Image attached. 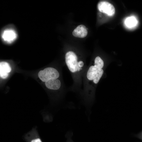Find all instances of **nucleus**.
Segmentation results:
<instances>
[{
  "mask_svg": "<svg viewBox=\"0 0 142 142\" xmlns=\"http://www.w3.org/2000/svg\"><path fill=\"white\" fill-rule=\"evenodd\" d=\"M59 74L58 71L52 67H48L43 70L40 71L38 73V76L43 82H46L49 80L58 78Z\"/></svg>",
  "mask_w": 142,
  "mask_h": 142,
  "instance_id": "f257e3e1",
  "label": "nucleus"
},
{
  "mask_svg": "<svg viewBox=\"0 0 142 142\" xmlns=\"http://www.w3.org/2000/svg\"><path fill=\"white\" fill-rule=\"evenodd\" d=\"M66 64L69 70L72 72L78 71L79 67L77 62V57L75 54L73 52L69 51L65 55Z\"/></svg>",
  "mask_w": 142,
  "mask_h": 142,
  "instance_id": "f03ea898",
  "label": "nucleus"
},
{
  "mask_svg": "<svg viewBox=\"0 0 142 142\" xmlns=\"http://www.w3.org/2000/svg\"><path fill=\"white\" fill-rule=\"evenodd\" d=\"M99 10L109 16L113 15L115 12L114 6L110 3L106 1L99 2L98 5Z\"/></svg>",
  "mask_w": 142,
  "mask_h": 142,
  "instance_id": "7ed1b4c3",
  "label": "nucleus"
},
{
  "mask_svg": "<svg viewBox=\"0 0 142 142\" xmlns=\"http://www.w3.org/2000/svg\"><path fill=\"white\" fill-rule=\"evenodd\" d=\"M17 34L16 32L12 29L5 30L2 32L1 37L3 40L8 43H11L16 39Z\"/></svg>",
  "mask_w": 142,
  "mask_h": 142,
  "instance_id": "20e7f679",
  "label": "nucleus"
},
{
  "mask_svg": "<svg viewBox=\"0 0 142 142\" xmlns=\"http://www.w3.org/2000/svg\"><path fill=\"white\" fill-rule=\"evenodd\" d=\"M88 34L85 26L82 24L78 26L73 31L72 34L75 37L83 38L86 37Z\"/></svg>",
  "mask_w": 142,
  "mask_h": 142,
  "instance_id": "39448f33",
  "label": "nucleus"
},
{
  "mask_svg": "<svg viewBox=\"0 0 142 142\" xmlns=\"http://www.w3.org/2000/svg\"><path fill=\"white\" fill-rule=\"evenodd\" d=\"M11 69L9 64L7 62H2L0 63V77L3 79L6 78L8 76V73Z\"/></svg>",
  "mask_w": 142,
  "mask_h": 142,
  "instance_id": "423d86ee",
  "label": "nucleus"
},
{
  "mask_svg": "<svg viewBox=\"0 0 142 142\" xmlns=\"http://www.w3.org/2000/svg\"><path fill=\"white\" fill-rule=\"evenodd\" d=\"M45 85L49 89L57 90L60 87L61 83L60 81L57 79H53L45 82Z\"/></svg>",
  "mask_w": 142,
  "mask_h": 142,
  "instance_id": "0eeeda50",
  "label": "nucleus"
},
{
  "mask_svg": "<svg viewBox=\"0 0 142 142\" xmlns=\"http://www.w3.org/2000/svg\"><path fill=\"white\" fill-rule=\"evenodd\" d=\"M97 69L94 66H91L89 69L87 74V77L90 80H93Z\"/></svg>",
  "mask_w": 142,
  "mask_h": 142,
  "instance_id": "6e6552de",
  "label": "nucleus"
},
{
  "mask_svg": "<svg viewBox=\"0 0 142 142\" xmlns=\"http://www.w3.org/2000/svg\"><path fill=\"white\" fill-rule=\"evenodd\" d=\"M137 22L136 19L133 17L128 18L125 22L126 25L129 27H131L135 26Z\"/></svg>",
  "mask_w": 142,
  "mask_h": 142,
  "instance_id": "1a4fd4ad",
  "label": "nucleus"
},
{
  "mask_svg": "<svg viewBox=\"0 0 142 142\" xmlns=\"http://www.w3.org/2000/svg\"><path fill=\"white\" fill-rule=\"evenodd\" d=\"M94 66L97 69H102L104 66V62L102 59L99 56L95 59Z\"/></svg>",
  "mask_w": 142,
  "mask_h": 142,
  "instance_id": "9d476101",
  "label": "nucleus"
},
{
  "mask_svg": "<svg viewBox=\"0 0 142 142\" xmlns=\"http://www.w3.org/2000/svg\"><path fill=\"white\" fill-rule=\"evenodd\" d=\"M103 73V70L102 69H97L94 78L93 80L94 82L97 84L102 76Z\"/></svg>",
  "mask_w": 142,
  "mask_h": 142,
  "instance_id": "9b49d317",
  "label": "nucleus"
},
{
  "mask_svg": "<svg viewBox=\"0 0 142 142\" xmlns=\"http://www.w3.org/2000/svg\"><path fill=\"white\" fill-rule=\"evenodd\" d=\"M31 142H42V141L39 138H38L32 140Z\"/></svg>",
  "mask_w": 142,
  "mask_h": 142,
  "instance_id": "f8f14e48",
  "label": "nucleus"
},
{
  "mask_svg": "<svg viewBox=\"0 0 142 142\" xmlns=\"http://www.w3.org/2000/svg\"><path fill=\"white\" fill-rule=\"evenodd\" d=\"M78 66L79 67H82L84 65V63L82 61H80L78 63Z\"/></svg>",
  "mask_w": 142,
  "mask_h": 142,
  "instance_id": "ddd939ff",
  "label": "nucleus"
},
{
  "mask_svg": "<svg viewBox=\"0 0 142 142\" xmlns=\"http://www.w3.org/2000/svg\"><path fill=\"white\" fill-rule=\"evenodd\" d=\"M81 69H82V68L80 67H79L78 68V71H80V70H81Z\"/></svg>",
  "mask_w": 142,
  "mask_h": 142,
  "instance_id": "4468645a",
  "label": "nucleus"
}]
</instances>
